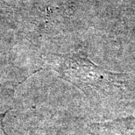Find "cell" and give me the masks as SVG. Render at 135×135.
Listing matches in <instances>:
<instances>
[{"instance_id": "cell-1", "label": "cell", "mask_w": 135, "mask_h": 135, "mask_svg": "<svg viewBox=\"0 0 135 135\" xmlns=\"http://www.w3.org/2000/svg\"><path fill=\"white\" fill-rule=\"evenodd\" d=\"M56 70L63 79L83 90L85 89L99 90L105 87L107 83L113 82L115 76V74L104 71L88 59L78 55L65 57Z\"/></svg>"}, {"instance_id": "cell-2", "label": "cell", "mask_w": 135, "mask_h": 135, "mask_svg": "<svg viewBox=\"0 0 135 135\" xmlns=\"http://www.w3.org/2000/svg\"><path fill=\"white\" fill-rule=\"evenodd\" d=\"M8 112H9V110H5L4 112L0 113V135H7L4 126V118H5V116H6Z\"/></svg>"}]
</instances>
